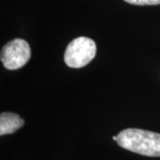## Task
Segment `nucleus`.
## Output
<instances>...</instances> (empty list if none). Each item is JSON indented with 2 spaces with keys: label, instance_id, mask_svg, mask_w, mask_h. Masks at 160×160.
I'll return each instance as SVG.
<instances>
[{
  "label": "nucleus",
  "instance_id": "1",
  "mask_svg": "<svg viewBox=\"0 0 160 160\" xmlns=\"http://www.w3.org/2000/svg\"><path fill=\"white\" fill-rule=\"evenodd\" d=\"M120 147L137 154L160 157V133L142 129L128 128L117 136Z\"/></svg>",
  "mask_w": 160,
  "mask_h": 160
},
{
  "label": "nucleus",
  "instance_id": "6",
  "mask_svg": "<svg viewBox=\"0 0 160 160\" xmlns=\"http://www.w3.org/2000/svg\"><path fill=\"white\" fill-rule=\"evenodd\" d=\"M112 139H113L114 141H117V136H113V137H112Z\"/></svg>",
  "mask_w": 160,
  "mask_h": 160
},
{
  "label": "nucleus",
  "instance_id": "3",
  "mask_svg": "<svg viewBox=\"0 0 160 160\" xmlns=\"http://www.w3.org/2000/svg\"><path fill=\"white\" fill-rule=\"evenodd\" d=\"M31 55L27 41L15 38L8 42L1 50V62L7 69H18L29 62Z\"/></svg>",
  "mask_w": 160,
  "mask_h": 160
},
{
  "label": "nucleus",
  "instance_id": "4",
  "mask_svg": "<svg viewBox=\"0 0 160 160\" xmlns=\"http://www.w3.org/2000/svg\"><path fill=\"white\" fill-rule=\"evenodd\" d=\"M24 125V120L19 115L3 112L0 115V135L13 133Z\"/></svg>",
  "mask_w": 160,
  "mask_h": 160
},
{
  "label": "nucleus",
  "instance_id": "5",
  "mask_svg": "<svg viewBox=\"0 0 160 160\" xmlns=\"http://www.w3.org/2000/svg\"><path fill=\"white\" fill-rule=\"evenodd\" d=\"M126 3L136 6H157L160 5V0H124Z\"/></svg>",
  "mask_w": 160,
  "mask_h": 160
},
{
  "label": "nucleus",
  "instance_id": "2",
  "mask_svg": "<svg viewBox=\"0 0 160 160\" xmlns=\"http://www.w3.org/2000/svg\"><path fill=\"white\" fill-rule=\"evenodd\" d=\"M96 50L93 40L86 37L77 38L67 46L64 53V62L70 68H82L95 57Z\"/></svg>",
  "mask_w": 160,
  "mask_h": 160
}]
</instances>
